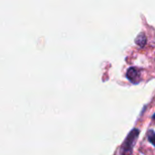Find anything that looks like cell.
<instances>
[{
  "label": "cell",
  "mask_w": 155,
  "mask_h": 155,
  "mask_svg": "<svg viewBox=\"0 0 155 155\" xmlns=\"http://www.w3.org/2000/svg\"><path fill=\"white\" fill-rule=\"evenodd\" d=\"M139 135V130L138 129H134L127 138L124 141V143L123 144L122 147V155H131L133 152V147L135 143V141L137 140Z\"/></svg>",
  "instance_id": "1"
},
{
  "label": "cell",
  "mask_w": 155,
  "mask_h": 155,
  "mask_svg": "<svg viewBox=\"0 0 155 155\" xmlns=\"http://www.w3.org/2000/svg\"><path fill=\"white\" fill-rule=\"evenodd\" d=\"M127 78L133 83V84H138L141 81V74L140 71L136 69L135 67H131L127 71Z\"/></svg>",
  "instance_id": "2"
},
{
  "label": "cell",
  "mask_w": 155,
  "mask_h": 155,
  "mask_svg": "<svg viewBox=\"0 0 155 155\" xmlns=\"http://www.w3.org/2000/svg\"><path fill=\"white\" fill-rule=\"evenodd\" d=\"M147 136H148V140L149 142L152 143V144H154V132L153 130H150L147 134Z\"/></svg>",
  "instance_id": "3"
}]
</instances>
